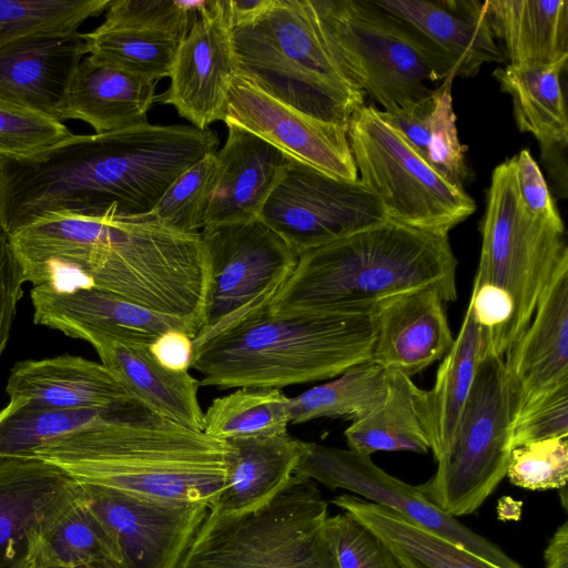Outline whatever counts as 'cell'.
<instances>
[{
    "instance_id": "obj_1",
    "label": "cell",
    "mask_w": 568,
    "mask_h": 568,
    "mask_svg": "<svg viewBox=\"0 0 568 568\" xmlns=\"http://www.w3.org/2000/svg\"><path fill=\"white\" fill-rule=\"evenodd\" d=\"M10 240L32 287L92 286L201 326L210 270L200 233L108 211L45 215Z\"/></svg>"
},
{
    "instance_id": "obj_2",
    "label": "cell",
    "mask_w": 568,
    "mask_h": 568,
    "mask_svg": "<svg viewBox=\"0 0 568 568\" xmlns=\"http://www.w3.org/2000/svg\"><path fill=\"white\" fill-rule=\"evenodd\" d=\"M219 136L193 125L73 134L27 159L0 160V227L9 235L50 214L152 212L170 184Z\"/></svg>"
},
{
    "instance_id": "obj_3",
    "label": "cell",
    "mask_w": 568,
    "mask_h": 568,
    "mask_svg": "<svg viewBox=\"0 0 568 568\" xmlns=\"http://www.w3.org/2000/svg\"><path fill=\"white\" fill-rule=\"evenodd\" d=\"M227 454L226 442L162 418L132 399L33 458L55 465L80 484L210 506L223 488Z\"/></svg>"
},
{
    "instance_id": "obj_4",
    "label": "cell",
    "mask_w": 568,
    "mask_h": 568,
    "mask_svg": "<svg viewBox=\"0 0 568 568\" xmlns=\"http://www.w3.org/2000/svg\"><path fill=\"white\" fill-rule=\"evenodd\" d=\"M457 258L448 235L384 220L298 256L268 305L272 314L374 311L400 293L433 287L455 301Z\"/></svg>"
},
{
    "instance_id": "obj_5",
    "label": "cell",
    "mask_w": 568,
    "mask_h": 568,
    "mask_svg": "<svg viewBox=\"0 0 568 568\" xmlns=\"http://www.w3.org/2000/svg\"><path fill=\"white\" fill-rule=\"evenodd\" d=\"M375 310L272 314L268 306L194 345L203 386L278 388L334 378L371 361Z\"/></svg>"
},
{
    "instance_id": "obj_6",
    "label": "cell",
    "mask_w": 568,
    "mask_h": 568,
    "mask_svg": "<svg viewBox=\"0 0 568 568\" xmlns=\"http://www.w3.org/2000/svg\"><path fill=\"white\" fill-rule=\"evenodd\" d=\"M240 75L314 118L348 125L365 93L344 73L323 37L311 0H272L233 26Z\"/></svg>"
},
{
    "instance_id": "obj_7",
    "label": "cell",
    "mask_w": 568,
    "mask_h": 568,
    "mask_svg": "<svg viewBox=\"0 0 568 568\" xmlns=\"http://www.w3.org/2000/svg\"><path fill=\"white\" fill-rule=\"evenodd\" d=\"M327 517L314 480L294 474L256 509L231 516L207 510L173 568H339Z\"/></svg>"
},
{
    "instance_id": "obj_8",
    "label": "cell",
    "mask_w": 568,
    "mask_h": 568,
    "mask_svg": "<svg viewBox=\"0 0 568 568\" xmlns=\"http://www.w3.org/2000/svg\"><path fill=\"white\" fill-rule=\"evenodd\" d=\"M336 62L385 113L427 97L428 84L456 78L453 62L374 0H311Z\"/></svg>"
},
{
    "instance_id": "obj_9",
    "label": "cell",
    "mask_w": 568,
    "mask_h": 568,
    "mask_svg": "<svg viewBox=\"0 0 568 568\" xmlns=\"http://www.w3.org/2000/svg\"><path fill=\"white\" fill-rule=\"evenodd\" d=\"M347 136L358 179L377 197L387 220L448 235L475 212L464 186L428 164L379 109H357Z\"/></svg>"
},
{
    "instance_id": "obj_10",
    "label": "cell",
    "mask_w": 568,
    "mask_h": 568,
    "mask_svg": "<svg viewBox=\"0 0 568 568\" xmlns=\"http://www.w3.org/2000/svg\"><path fill=\"white\" fill-rule=\"evenodd\" d=\"M515 407L504 357H481L468 397L434 476L418 485L449 516L475 513L507 473Z\"/></svg>"
},
{
    "instance_id": "obj_11",
    "label": "cell",
    "mask_w": 568,
    "mask_h": 568,
    "mask_svg": "<svg viewBox=\"0 0 568 568\" xmlns=\"http://www.w3.org/2000/svg\"><path fill=\"white\" fill-rule=\"evenodd\" d=\"M480 233L475 280L491 283L509 295L514 306L511 347L531 322L554 275L568 263L565 225L548 223L526 209L509 158L491 173Z\"/></svg>"
},
{
    "instance_id": "obj_12",
    "label": "cell",
    "mask_w": 568,
    "mask_h": 568,
    "mask_svg": "<svg viewBox=\"0 0 568 568\" xmlns=\"http://www.w3.org/2000/svg\"><path fill=\"white\" fill-rule=\"evenodd\" d=\"M200 235L210 278L194 345L268 306L298 261V255L260 216L210 224Z\"/></svg>"
},
{
    "instance_id": "obj_13",
    "label": "cell",
    "mask_w": 568,
    "mask_h": 568,
    "mask_svg": "<svg viewBox=\"0 0 568 568\" xmlns=\"http://www.w3.org/2000/svg\"><path fill=\"white\" fill-rule=\"evenodd\" d=\"M258 216L298 256L386 220L359 179H336L293 159Z\"/></svg>"
},
{
    "instance_id": "obj_14",
    "label": "cell",
    "mask_w": 568,
    "mask_h": 568,
    "mask_svg": "<svg viewBox=\"0 0 568 568\" xmlns=\"http://www.w3.org/2000/svg\"><path fill=\"white\" fill-rule=\"evenodd\" d=\"M295 474L331 489H346L371 503L389 507L499 568H523L499 546L427 500L417 486L387 474L369 455L308 442Z\"/></svg>"
},
{
    "instance_id": "obj_15",
    "label": "cell",
    "mask_w": 568,
    "mask_h": 568,
    "mask_svg": "<svg viewBox=\"0 0 568 568\" xmlns=\"http://www.w3.org/2000/svg\"><path fill=\"white\" fill-rule=\"evenodd\" d=\"M240 74L227 0L202 1L179 45L170 87L159 97L200 130L223 121L229 93Z\"/></svg>"
},
{
    "instance_id": "obj_16",
    "label": "cell",
    "mask_w": 568,
    "mask_h": 568,
    "mask_svg": "<svg viewBox=\"0 0 568 568\" xmlns=\"http://www.w3.org/2000/svg\"><path fill=\"white\" fill-rule=\"evenodd\" d=\"M223 122L252 132L291 159L327 175L358 180L348 125L306 114L240 74L231 85Z\"/></svg>"
},
{
    "instance_id": "obj_17",
    "label": "cell",
    "mask_w": 568,
    "mask_h": 568,
    "mask_svg": "<svg viewBox=\"0 0 568 568\" xmlns=\"http://www.w3.org/2000/svg\"><path fill=\"white\" fill-rule=\"evenodd\" d=\"M81 495V485L55 465L0 459V568H34L43 539Z\"/></svg>"
},
{
    "instance_id": "obj_18",
    "label": "cell",
    "mask_w": 568,
    "mask_h": 568,
    "mask_svg": "<svg viewBox=\"0 0 568 568\" xmlns=\"http://www.w3.org/2000/svg\"><path fill=\"white\" fill-rule=\"evenodd\" d=\"M80 485L84 500L113 537L126 568H173L209 510L203 503L152 499Z\"/></svg>"
},
{
    "instance_id": "obj_19",
    "label": "cell",
    "mask_w": 568,
    "mask_h": 568,
    "mask_svg": "<svg viewBox=\"0 0 568 568\" xmlns=\"http://www.w3.org/2000/svg\"><path fill=\"white\" fill-rule=\"evenodd\" d=\"M33 322L85 341L91 335L150 345L170 329L196 335L190 322L163 314L97 287L52 291L32 287Z\"/></svg>"
},
{
    "instance_id": "obj_20",
    "label": "cell",
    "mask_w": 568,
    "mask_h": 568,
    "mask_svg": "<svg viewBox=\"0 0 568 568\" xmlns=\"http://www.w3.org/2000/svg\"><path fill=\"white\" fill-rule=\"evenodd\" d=\"M445 302L438 290L422 287L379 303L371 362L410 377L442 359L454 343Z\"/></svg>"
},
{
    "instance_id": "obj_21",
    "label": "cell",
    "mask_w": 568,
    "mask_h": 568,
    "mask_svg": "<svg viewBox=\"0 0 568 568\" xmlns=\"http://www.w3.org/2000/svg\"><path fill=\"white\" fill-rule=\"evenodd\" d=\"M505 355L515 418L535 398L568 383V263L554 275L532 322Z\"/></svg>"
},
{
    "instance_id": "obj_22",
    "label": "cell",
    "mask_w": 568,
    "mask_h": 568,
    "mask_svg": "<svg viewBox=\"0 0 568 568\" xmlns=\"http://www.w3.org/2000/svg\"><path fill=\"white\" fill-rule=\"evenodd\" d=\"M6 392L10 402L57 409L118 408L133 399L101 362L70 354L16 363Z\"/></svg>"
},
{
    "instance_id": "obj_23",
    "label": "cell",
    "mask_w": 568,
    "mask_h": 568,
    "mask_svg": "<svg viewBox=\"0 0 568 568\" xmlns=\"http://www.w3.org/2000/svg\"><path fill=\"white\" fill-rule=\"evenodd\" d=\"M227 138L216 152L214 190L205 226L255 219L283 179L292 159L252 132L227 125Z\"/></svg>"
},
{
    "instance_id": "obj_24",
    "label": "cell",
    "mask_w": 568,
    "mask_h": 568,
    "mask_svg": "<svg viewBox=\"0 0 568 568\" xmlns=\"http://www.w3.org/2000/svg\"><path fill=\"white\" fill-rule=\"evenodd\" d=\"M374 1L439 49L453 62L456 77H474L483 64L506 60L493 32L486 1Z\"/></svg>"
},
{
    "instance_id": "obj_25",
    "label": "cell",
    "mask_w": 568,
    "mask_h": 568,
    "mask_svg": "<svg viewBox=\"0 0 568 568\" xmlns=\"http://www.w3.org/2000/svg\"><path fill=\"white\" fill-rule=\"evenodd\" d=\"M85 54L80 32L23 38L1 47L0 99L55 119Z\"/></svg>"
},
{
    "instance_id": "obj_26",
    "label": "cell",
    "mask_w": 568,
    "mask_h": 568,
    "mask_svg": "<svg viewBox=\"0 0 568 568\" xmlns=\"http://www.w3.org/2000/svg\"><path fill=\"white\" fill-rule=\"evenodd\" d=\"M90 343L130 396L153 414L180 426L203 432L204 412L199 402L201 383L189 371L163 367L149 345L91 335Z\"/></svg>"
},
{
    "instance_id": "obj_27",
    "label": "cell",
    "mask_w": 568,
    "mask_h": 568,
    "mask_svg": "<svg viewBox=\"0 0 568 568\" xmlns=\"http://www.w3.org/2000/svg\"><path fill=\"white\" fill-rule=\"evenodd\" d=\"M156 82L105 62L84 57L59 105L57 120H81L97 134L148 123Z\"/></svg>"
},
{
    "instance_id": "obj_28",
    "label": "cell",
    "mask_w": 568,
    "mask_h": 568,
    "mask_svg": "<svg viewBox=\"0 0 568 568\" xmlns=\"http://www.w3.org/2000/svg\"><path fill=\"white\" fill-rule=\"evenodd\" d=\"M226 443L225 481L209 506L211 513L221 516L246 513L270 501L295 474L308 442L285 433Z\"/></svg>"
},
{
    "instance_id": "obj_29",
    "label": "cell",
    "mask_w": 568,
    "mask_h": 568,
    "mask_svg": "<svg viewBox=\"0 0 568 568\" xmlns=\"http://www.w3.org/2000/svg\"><path fill=\"white\" fill-rule=\"evenodd\" d=\"M348 449L363 455L376 452H414L432 449L426 390L412 378L387 371L386 393L382 403L344 433Z\"/></svg>"
},
{
    "instance_id": "obj_30",
    "label": "cell",
    "mask_w": 568,
    "mask_h": 568,
    "mask_svg": "<svg viewBox=\"0 0 568 568\" xmlns=\"http://www.w3.org/2000/svg\"><path fill=\"white\" fill-rule=\"evenodd\" d=\"M493 32L509 64H552L568 59L567 0H487Z\"/></svg>"
},
{
    "instance_id": "obj_31",
    "label": "cell",
    "mask_w": 568,
    "mask_h": 568,
    "mask_svg": "<svg viewBox=\"0 0 568 568\" xmlns=\"http://www.w3.org/2000/svg\"><path fill=\"white\" fill-rule=\"evenodd\" d=\"M567 61L497 68L493 75L511 97L517 128L538 141L542 158H552L568 142V118L561 75Z\"/></svg>"
},
{
    "instance_id": "obj_32",
    "label": "cell",
    "mask_w": 568,
    "mask_h": 568,
    "mask_svg": "<svg viewBox=\"0 0 568 568\" xmlns=\"http://www.w3.org/2000/svg\"><path fill=\"white\" fill-rule=\"evenodd\" d=\"M333 503L372 530L398 568H499L389 507L348 494Z\"/></svg>"
},
{
    "instance_id": "obj_33",
    "label": "cell",
    "mask_w": 568,
    "mask_h": 568,
    "mask_svg": "<svg viewBox=\"0 0 568 568\" xmlns=\"http://www.w3.org/2000/svg\"><path fill=\"white\" fill-rule=\"evenodd\" d=\"M453 80L446 78L427 97L394 113L381 111L428 164L463 185L467 168L453 106Z\"/></svg>"
},
{
    "instance_id": "obj_34",
    "label": "cell",
    "mask_w": 568,
    "mask_h": 568,
    "mask_svg": "<svg viewBox=\"0 0 568 568\" xmlns=\"http://www.w3.org/2000/svg\"><path fill=\"white\" fill-rule=\"evenodd\" d=\"M481 352V332L468 306L458 335L437 369L434 386L426 390L430 450L435 459L449 443L483 357Z\"/></svg>"
},
{
    "instance_id": "obj_35",
    "label": "cell",
    "mask_w": 568,
    "mask_h": 568,
    "mask_svg": "<svg viewBox=\"0 0 568 568\" xmlns=\"http://www.w3.org/2000/svg\"><path fill=\"white\" fill-rule=\"evenodd\" d=\"M387 371L373 362L347 369L329 382L290 397L291 424L317 418H343L357 422L383 400Z\"/></svg>"
},
{
    "instance_id": "obj_36",
    "label": "cell",
    "mask_w": 568,
    "mask_h": 568,
    "mask_svg": "<svg viewBox=\"0 0 568 568\" xmlns=\"http://www.w3.org/2000/svg\"><path fill=\"white\" fill-rule=\"evenodd\" d=\"M290 425V397L282 389L243 387L213 399L203 433L227 442L285 434Z\"/></svg>"
},
{
    "instance_id": "obj_37",
    "label": "cell",
    "mask_w": 568,
    "mask_h": 568,
    "mask_svg": "<svg viewBox=\"0 0 568 568\" xmlns=\"http://www.w3.org/2000/svg\"><path fill=\"white\" fill-rule=\"evenodd\" d=\"M87 54L158 82L170 77L182 40L162 32L118 29L81 33Z\"/></svg>"
},
{
    "instance_id": "obj_38",
    "label": "cell",
    "mask_w": 568,
    "mask_h": 568,
    "mask_svg": "<svg viewBox=\"0 0 568 568\" xmlns=\"http://www.w3.org/2000/svg\"><path fill=\"white\" fill-rule=\"evenodd\" d=\"M112 0H0V48L30 37L78 33L89 18L100 16Z\"/></svg>"
},
{
    "instance_id": "obj_39",
    "label": "cell",
    "mask_w": 568,
    "mask_h": 568,
    "mask_svg": "<svg viewBox=\"0 0 568 568\" xmlns=\"http://www.w3.org/2000/svg\"><path fill=\"white\" fill-rule=\"evenodd\" d=\"M106 558L121 561L119 548L82 493L43 539L36 567H73Z\"/></svg>"
},
{
    "instance_id": "obj_40",
    "label": "cell",
    "mask_w": 568,
    "mask_h": 568,
    "mask_svg": "<svg viewBox=\"0 0 568 568\" xmlns=\"http://www.w3.org/2000/svg\"><path fill=\"white\" fill-rule=\"evenodd\" d=\"M216 170L215 151L182 172L165 190L151 213L170 229L200 233L205 226Z\"/></svg>"
},
{
    "instance_id": "obj_41",
    "label": "cell",
    "mask_w": 568,
    "mask_h": 568,
    "mask_svg": "<svg viewBox=\"0 0 568 568\" xmlns=\"http://www.w3.org/2000/svg\"><path fill=\"white\" fill-rule=\"evenodd\" d=\"M73 134L47 114L0 99V160L37 155Z\"/></svg>"
},
{
    "instance_id": "obj_42",
    "label": "cell",
    "mask_w": 568,
    "mask_h": 568,
    "mask_svg": "<svg viewBox=\"0 0 568 568\" xmlns=\"http://www.w3.org/2000/svg\"><path fill=\"white\" fill-rule=\"evenodd\" d=\"M201 2L173 0H112L99 30L134 29L162 32L183 40L199 14Z\"/></svg>"
},
{
    "instance_id": "obj_43",
    "label": "cell",
    "mask_w": 568,
    "mask_h": 568,
    "mask_svg": "<svg viewBox=\"0 0 568 568\" xmlns=\"http://www.w3.org/2000/svg\"><path fill=\"white\" fill-rule=\"evenodd\" d=\"M506 476L513 485L528 490L565 489L568 479V437L513 448Z\"/></svg>"
},
{
    "instance_id": "obj_44",
    "label": "cell",
    "mask_w": 568,
    "mask_h": 568,
    "mask_svg": "<svg viewBox=\"0 0 568 568\" xmlns=\"http://www.w3.org/2000/svg\"><path fill=\"white\" fill-rule=\"evenodd\" d=\"M325 531L339 568H398L382 540L352 514L327 517Z\"/></svg>"
},
{
    "instance_id": "obj_45",
    "label": "cell",
    "mask_w": 568,
    "mask_h": 568,
    "mask_svg": "<svg viewBox=\"0 0 568 568\" xmlns=\"http://www.w3.org/2000/svg\"><path fill=\"white\" fill-rule=\"evenodd\" d=\"M568 437V383L535 398L517 415L513 426V448Z\"/></svg>"
},
{
    "instance_id": "obj_46",
    "label": "cell",
    "mask_w": 568,
    "mask_h": 568,
    "mask_svg": "<svg viewBox=\"0 0 568 568\" xmlns=\"http://www.w3.org/2000/svg\"><path fill=\"white\" fill-rule=\"evenodd\" d=\"M511 159L517 191L526 209L548 223L564 225L547 182L530 152L523 149Z\"/></svg>"
},
{
    "instance_id": "obj_47",
    "label": "cell",
    "mask_w": 568,
    "mask_h": 568,
    "mask_svg": "<svg viewBox=\"0 0 568 568\" xmlns=\"http://www.w3.org/2000/svg\"><path fill=\"white\" fill-rule=\"evenodd\" d=\"M26 283L10 235L0 227V357L4 352Z\"/></svg>"
},
{
    "instance_id": "obj_48",
    "label": "cell",
    "mask_w": 568,
    "mask_h": 568,
    "mask_svg": "<svg viewBox=\"0 0 568 568\" xmlns=\"http://www.w3.org/2000/svg\"><path fill=\"white\" fill-rule=\"evenodd\" d=\"M159 364L174 372H186L194 356L193 336L182 329H170L159 335L150 345Z\"/></svg>"
},
{
    "instance_id": "obj_49",
    "label": "cell",
    "mask_w": 568,
    "mask_h": 568,
    "mask_svg": "<svg viewBox=\"0 0 568 568\" xmlns=\"http://www.w3.org/2000/svg\"><path fill=\"white\" fill-rule=\"evenodd\" d=\"M545 568H568V523L557 528L544 552Z\"/></svg>"
},
{
    "instance_id": "obj_50",
    "label": "cell",
    "mask_w": 568,
    "mask_h": 568,
    "mask_svg": "<svg viewBox=\"0 0 568 568\" xmlns=\"http://www.w3.org/2000/svg\"><path fill=\"white\" fill-rule=\"evenodd\" d=\"M272 0H227L233 26L246 23L264 11Z\"/></svg>"
},
{
    "instance_id": "obj_51",
    "label": "cell",
    "mask_w": 568,
    "mask_h": 568,
    "mask_svg": "<svg viewBox=\"0 0 568 568\" xmlns=\"http://www.w3.org/2000/svg\"><path fill=\"white\" fill-rule=\"evenodd\" d=\"M34 568H126L121 561L106 558L101 560H95L73 567H60V566H37Z\"/></svg>"
}]
</instances>
